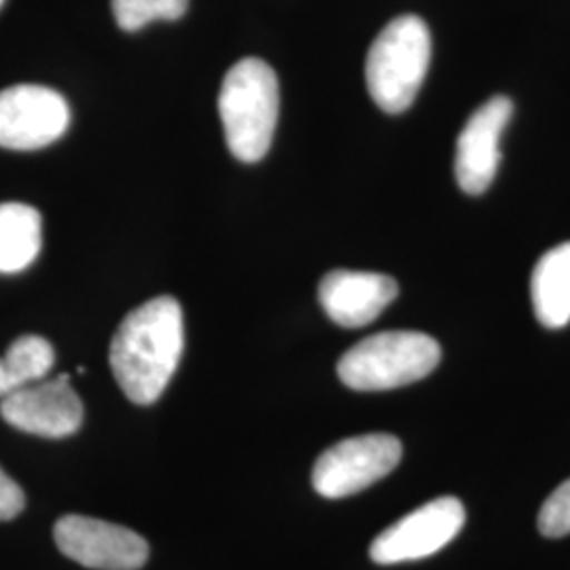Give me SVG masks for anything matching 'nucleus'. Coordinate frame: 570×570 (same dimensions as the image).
<instances>
[{
	"label": "nucleus",
	"instance_id": "1",
	"mask_svg": "<svg viewBox=\"0 0 570 570\" xmlns=\"http://www.w3.org/2000/svg\"><path fill=\"white\" fill-rule=\"evenodd\" d=\"M183 348V306L174 296H157L127 313L108 360L122 393L138 406H150L174 379Z\"/></svg>",
	"mask_w": 570,
	"mask_h": 570
},
{
	"label": "nucleus",
	"instance_id": "2",
	"mask_svg": "<svg viewBox=\"0 0 570 570\" xmlns=\"http://www.w3.org/2000/svg\"><path fill=\"white\" fill-rule=\"evenodd\" d=\"M218 110L226 146L245 164L265 159L279 119V81L258 58H244L226 72Z\"/></svg>",
	"mask_w": 570,
	"mask_h": 570
},
{
	"label": "nucleus",
	"instance_id": "3",
	"mask_svg": "<svg viewBox=\"0 0 570 570\" xmlns=\"http://www.w3.org/2000/svg\"><path fill=\"white\" fill-rule=\"evenodd\" d=\"M431 61L428 23L416 16L389 21L366 58V85L376 106L391 115L407 110L419 96Z\"/></svg>",
	"mask_w": 570,
	"mask_h": 570
},
{
	"label": "nucleus",
	"instance_id": "4",
	"mask_svg": "<svg viewBox=\"0 0 570 570\" xmlns=\"http://www.w3.org/2000/svg\"><path fill=\"white\" fill-rule=\"evenodd\" d=\"M442 360L435 338L423 332L391 330L351 346L338 362V379L353 391L406 387L429 376Z\"/></svg>",
	"mask_w": 570,
	"mask_h": 570
},
{
	"label": "nucleus",
	"instance_id": "5",
	"mask_svg": "<svg viewBox=\"0 0 570 570\" xmlns=\"http://www.w3.org/2000/svg\"><path fill=\"white\" fill-rule=\"evenodd\" d=\"M400 461L402 442L391 433L346 438L317 459L313 489L324 499H345L383 480Z\"/></svg>",
	"mask_w": 570,
	"mask_h": 570
},
{
	"label": "nucleus",
	"instance_id": "6",
	"mask_svg": "<svg viewBox=\"0 0 570 570\" xmlns=\"http://www.w3.org/2000/svg\"><path fill=\"white\" fill-rule=\"evenodd\" d=\"M463 524L465 508L456 497L433 499L383 530L370 546V558L383 567L423 560L444 550Z\"/></svg>",
	"mask_w": 570,
	"mask_h": 570
},
{
	"label": "nucleus",
	"instance_id": "7",
	"mask_svg": "<svg viewBox=\"0 0 570 570\" xmlns=\"http://www.w3.org/2000/svg\"><path fill=\"white\" fill-rule=\"evenodd\" d=\"M58 550L96 570H138L148 560V543L138 532L87 515H63L56 522Z\"/></svg>",
	"mask_w": 570,
	"mask_h": 570
},
{
	"label": "nucleus",
	"instance_id": "8",
	"mask_svg": "<svg viewBox=\"0 0 570 570\" xmlns=\"http://www.w3.org/2000/svg\"><path fill=\"white\" fill-rule=\"evenodd\" d=\"M70 125L63 96L42 85H16L0 91V146L39 150L60 140Z\"/></svg>",
	"mask_w": 570,
	"mask_h": 570
},
{
	"label": "nucleus",
	"instance_id": "9",
	"mask_svg": "<svg viewBox=\"0 0 570 570\" xmlns=\"http://www.w3.org/2000/svg\"><path fill=\"white\" fill-rule=\"evenodd\" d=\"M0 416L11 428L30 435L60 440L77 433L82 425L81 400L70 387V376L37 381L2 397Z\"/></svg>",
	"mask_w": 570,
	"mask_h": 570
},
{
	"label": "nucleus",
	"instance_id": "10",
	"mask_svg": "<svg viewBox=\"0 0 570 570\" xmlns=\"http://www.w3.org/2000/svg\"><path fill=\"white\" fill-rule=\"evenodd\" d=\"M513 112L505 96H494L482 104L465 122L454 157V174L468 195H482L489 188L501 164V136Z\"/></svg>",
	"mask_w": 570,
	"mask_h": 570
},
{
	"label": "nucleus",
	"instance_id": "11",
	"mask_svg": "<svg viewBox=\"0 0 570 570\" xmlns=\"http://www.w3.org/2000/svg\"><path fill=\"white\" fill-rule=\"evenodd\" d=\"M400 287L393 277L366 271H332L320 284V303L341 327L372 324L395 298Z\"/></svg>",
	"mask_w": 570,
	"mask_h": 570
},
{
	"label": "nucleus",
	"instance_id": "12",
	"mask_svg": "<svg viewBox=\"0 0 570 570\" xmlns=\"http://www.w3.org/2000/svg\"><path fill=\"white\" fill-rule=\"evenodd\" d=\"M530 294L537 320L550 330L570 322V242L550 249L532 271Z\"/></svg>",
	"mask_w": 570,
	"mask_h": 570
},
{
	"label": "nucleus",
	"instance_id": "13",
	"mask_svg": "<svg viewBox=\"0 0 570 570\" xmlns=\"http://www.w3.org/2000/svg\"><path fill=\"white\" fill-rule=\"evenodd\" d=\"M42 247L41 214L26 204H0V273L32 265Z\"/></svg>",
	"mask_w": 570,
	"mask_h": 570
},
{
	"label": "nucleus",
	"instance_id": "14",
	"mask_svg": "<svg viewBox=\"0 0 570 570\" xmlns=\"http://www.w3.org/2000/svg\"><path fill=\"white\" fill-rule=\"evenodd\" d=\"M56 364V351L42 336L26 334L0 357V397L42 381Z\"/></svg>",
	"mask_w": 570,
	"mask_h": 570
},
{
	"label": "nucleus",
	"instance_id": "15",
	"mask_svg": "<svg viewBox=\"0 0 570 570\" xmlns=\"http://www.w3.org/2000/svg\"><path fill=\"white\" fill-rule=\"evenodd\" d=\"M188 9V0H112V13L125 32H138L150 21H176Z\"/></svg>",
	"mask_w": 570,
	"mask_h": 570
},
{
	"label": "nucleus",
	"instance_id": "16",
	"mask_svg": "<svg viewBox=\"0 0 570 570\" xmlns=\"http://www.w3.org/2000/svg\"><path fill=\"white\" fill-rule=\"evenodd\" d=\"M539 530L543 537L560 539L570 534V480L551 492L539 511Z\"/></svg>",
	"mask_w": 570,
	"mask_h": 570
},
{
	"label": "nucleus",
	"instance_id": "17",
	"mask_svg": "<svg viewBox=\"0 0 570 570\" xmlns=\"http://www.w3.org/2000/svg\"><path fill=\"white\" fill-rule=\"evenodd\" d=\"M26 508V494L16 480L0 469V522L13 520Z\"/></svg>",
	"mask_w": 570,
	"mask_h": 570
},
{
	"label": "nucleus",
	"instance_id": "18",
	"mask_svg": "<svg viewBox=\"0 0 570 570\" xmlns=\"http://www.w3.org/2000/svg\"><path fill=\"white\" fill-rule=\"evenodd\" d=\"M2 2H4V0H0V4H2Z\"/></svg>",
	"mask_w": 570,
	"mask_h": 570
}]
</instances>
